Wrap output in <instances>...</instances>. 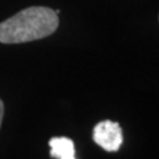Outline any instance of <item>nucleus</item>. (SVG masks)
<instances>
[{
    "instance_id": "4",
    "label": "nucleus",
    "mask_w": 159,
    "mask_h": 159,
    "mask_svg": "<svg viewBox=\"0 0 159 159\" xmlns=\"http://www.w3.org/2000/svg\"><path fill=\"white\" fill-rule=\"evenodd\" d=\"M3 117H4V103L0 99V127H2V122H3Z\"/></svg>"
},
{
    "instance_id": "3",
    "label": "nucleus",
    "mask_w": 159,
    "mask_h": 159,
    "mask_svg": "<svg viewBox=\"0 0 159 159\" xmlns=\"http://www.w3.org/2000/svg\"><path fill=\"white\" fill-rule=\"evenodd\" d=\"M51 157L54 159H76L74 142L66 137H54L49 139Z\"/></svg>"
},
{
    "instance_id": "2",
    "label": "nucleus",
    "mask_w": 159,
    "mask_h": 159,
    "mask_svg": "<svg viewBox=\"0 0 159 159\" xmlns=\"http://www.w3.org/2000/svg\"><path fill=\"white\" fill-rule=\"evenodd\" d=\"M93 141L107 152H116L123 143V133L118 122L105 121L98 122L93 129Z\"/></svg>"
},
{
    "instance_id": "1",
    "label": "nucleus",
    "mask_w": 159,
    "mask_h": 159,
    "mask_svg": "<svg viewBox=\"0 0 159 159\" xmlns=\"http://www.w3.org/2000/svg\"><path fill=\"white\" fill-rule=\"evenodd\" d=\"M58 28V13L48 7H28L0 23V43L21 44L51 36Z\"/></svg>"
}]
</instances>
